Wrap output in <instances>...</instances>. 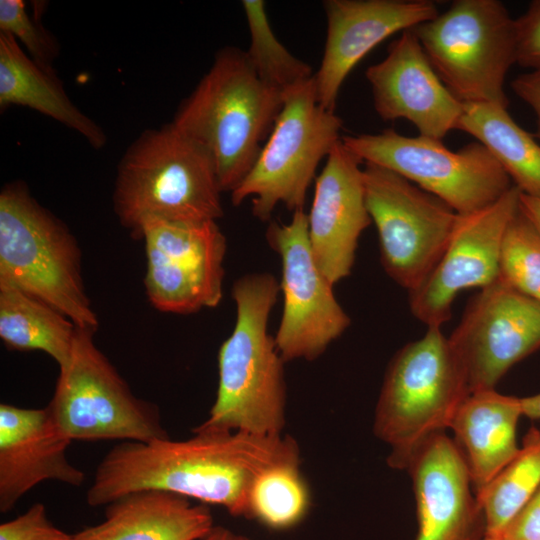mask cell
I'll list each match as a JSON object with an SVG mask.
<instances>
[{
	"label": "cell",
	"mask_w": 540,
	"mask_h": 540,
	"mask_svg": "<svg viewBox=\"0 0 540 540\" xmlns=\"http://www.w3.org/2000/svg\"><path fill=\"white\" fill-rule=\"evenodd\" d=\"M186 440L122 441L97 466L86 500L108 505L132 492L161 490L224 507L248 518L255 478L281 463H301L296 440L244 431L196 427Z\"/></svg>",
	"instance_id": "obj_1"
},
{
	"label": "cell",
	"mask_w": 540,
	"mask_h": 540,
	"mask_svg": "<svg viewBox=\"0 0 540 540\" xmlns=\"http://www.w3.org/2000/svg\"><path fill=\"white\" fill-rule=\"evenodd\" d=\"M280 283L268 272L246 274L232 287L236 321L218 352V388L198 427L276 436L285 426L284 363L268 332Z\"/></svg>",
	"instance_id": "obj_2"
},
{
	"label": "cell",
	"mask_w": 540,
	"mask_h": 540,
	"mask_svg": "<svg viewBox=\"0 0 540 540\" xmlns=\"http://www.w3.org/2000/svg\"><path fill=\"white\" fill-rule=\"evenodd\" d=\"M282 105V92L258 77L245 51L226 46L171 123L210 153L222 192L231 194L256 162Z\"/></svg>",
	"instance_id": "obj_3"
},
{
	"label": "cell",
	"mask_w": 540,
	"mask_h": 540,
	"mask_svg": "<svg viewBox=\"0 0 540 540\" xmlns=\"http://www.w3.org/2000/svg\"><path fill=\"white\" fill-rule=\"evenodd\" d=\"M215 162L171 122L143 131L120 159L113 192L119 222L134 237L151 221L199 223L223 216Z\"/></svg>",
	"instance_id": "obj_4"
},
{
	"label": "cell",
	"mask_w": 540,
	"mask_h": 540,
	"mask_svg": "<svg viewBox=\"0 0 540 540\" xmlns=\"http://www.w3.org/2000/svg\"><path fill=\"white\" fill-rule=\"evenodd\" d=\"M0 284L51 305L77 328L96 332L99 326L75 236L19 180L0 192Z\"/></svg>",
	"instance_id": "obj_5"
},
{
	"label": "cell",
	"mask_w": 540,
	"mask_h": 540,
	"mask_svg": "<svg viewBox=\"0 0 540 540\" xmlns=\"http://www.w3.org/2000/svg\"><path fill=\"white\" fill-rule=\"evenodd\" d=\"M469 394L441 327L403 346L388 365L374 415V434L391 449L388 465L406 470L430 438L450 428Z\"/></svg>",
	"instance_id": "obj_6"
},
{
	"label": "cell",
	"mask_w": 540,
	"mask_h": 540,
	"mask_svg": "<svg viewBox=\"0 0 540 540\" xmlns=\"http://www.w3.org/2000/svg\"><path fill=\"white\" fill-rule=\"evenodd\" d=\"M432 68L463 104L508 108L504 84L516 63V29L498 0H455L412 28Z\"/></svg>",
	"instance_id": "obj_7"
},
{
	"label": "cell",
	"mask_w": 540,
	"mask_h": 540,
	"mask_svg": "<svg viewBox=\"0 0 540 540\" xmlns=\"http://www.w3.org/2000/svg\"><path fill=\"white\" fill-rule=\"evenodd\" d=\"M283 105L248 175L231 193L234 206L251 199L252 214L271 221L279 204L304 209L317 167L341 140L342 119L318 102L314 76L282 93Z\"/></svg>",
	"instance_id": "obj_8"
},
{
	"label": "cell",
	"mask_w": 540,
	"mask_h": 540,
	"mask_svg": "<svg viewBox=\"0 0 540 540\" xmlns=\"http://www.w3.org/2000/svg\"><path fill=\"white\" fill-rule=\"evenodd\" d=\"M94 333L77 328L70 358L59 368L47 405L58 425L72 441L168 438L158 407L133 394L96 346Z\"/></svg>",
	"instance_id": "obj_9"
},
{
	"label": "cell",
	"mask_w": 540,
	"mask_h": 540,
	"mask_svg": "<svg viewBox=\"0 0 540 540\" xmlns=\"http://www.w3.org/2000/svg\"><path fill=\"white\" fill-rule=\"evenodd\" d=\"M341 140L364 163L401 175L460 215L487 207L513 186L499 162L478 141L452 151L441 140L407 137L391 128Z\"/></svg>",
	"instance_id": "obj_10"
},
{
	"label": "cell",
	"mask_w": 540,
	"mask_h": 540,
	"mask_svg": "<svg viewBox=\"0 0 540 540\" xmlns=\"http://www.w3.org/2000/svg\"><path fill=\"white\" fill-rule=\"evenodd\" d=\"M364 164L366 206L378 232L381 264L392 280L412 291L439 262L459 214L401 175Z\"/></svg>",
	"instance_id": "obj_11"
},
{
	"label": "cell",
	"mask_w": 540,
	"mask_h": 540,
	"mask_svg": "<svg viewBox=\"0 0 540 540\" xmlns=\"http://www.w3.org/2000/svg\"><path fill=\"white\" fill-rule=\"evenodd\" d=\"M265 237L282 266L277 349L285 362L315 360L350 326V317L314 261L304 209L293 212L288 223L269 221Z\"/></svg>",
	"instance_id": "obj_12"
},
{
	"label": "cell",
	"mask_w": 540,
	"mask_h": 540,
	"mask_svg": "<svg viewBox=\"0 0 540 540\" xmlns=\"http://www.w3.org/2000/svg\"><path fill=\"white\" fill-rule=\"evenodd\" d=\"M138 238L145 244L146 295L155 309L191 314L221 302L227 244L217 221H151Z\"/></svg>",
	"instance_id": "obj_13"
},
{
	"label": "cell",
	"mask_w": 540,
	"mask_h": 540,
	"mask_svg": "<svg viewBox=\"0 0 540 540\" xmlns=\"http://www.w3.org/2000/svg\"><path fill=\"white\" fill-rule=\"evenodd\" d=\"M448 340L469 393L495 389L514 364L540 349V302L498 278L473 297Z\"/></svg>",
	"instance_id": "obj_14"
},
{
	"label": "cell",
	"mask_w": 540,
	"mask_h": 540,
	"mask_svg": "<svg viewBox=\"0 0 540 540\" xmlns=\"http://www.w3.org/2000/svg\"><path fill=\"white\" fill-rule=\"evenodd\" d=\"M520 195L513 185L487 207L458 215L439 262L421 285L408 292L415 318L427 327H441L451 318L452 304L460 291L482 289L499 278L503 236L519 209Z\"/></svg>",
	"instance_id": "obj_15"
},
{
	"label": "cell",
	"mask_w": 540,
	"mask_h": 540,
	"mask_svg": "<svg viewBox=\"0 0 540 540\" xmlns=\"http://www.w3.org/2000/svg\"><path fill=\"white\" fill-rule=\"evenodd\" d=\"M365 76L381 119H406L419 135L438 140L457 129L464 104L440 80L412 29L401 32Z\"/></svg>",
	"instance_id": "obj_16"
},
{
	"label": "cell",
	"mask_w": 540,
	"mask_h": 540,
	"mask_svg": "<svg viewBox=\"0 0 540 540\" xmlns=\"http://www.w3.org/2000/svg\"><path fill=\"white\" fill-rule=\"evenodd\" d=\"M323 7L327 33L314 83L319 104L330 111L346 77L367 53L439 14L430 0H326Z\"/></svg>",
	"instance_id": "obj_17"
},
{
	"label": "cell",
	"mask_w": 540,
	"mask_h": 540,
	"mask_svg": "<svg viewBox=\"0 0 540 540\" xmlns=\"http://www.w3.org/2000/svg\"><path fill=\"white\" fill-rule=\"evenodd\" d=\"M361 164L364 162L338 141L316 178L307 213L314 261L333 286L351 274L359 238L372 222Z\"/></svg>",
	"instance_id": "obj_18"
},
{
	"label": "cell",
	"mask_w": 540,
	"mask_h": 540,
	"mask_svg": "<svg viewBox=\"0 0 540 540\" xmlns=\"http://www.w3.org/2000/svg\"><path fill=\"white\" fill-rule=\"evenodd\" d=\"M413 483L418 533L415 540H482L483 511L471 494L465 460L445 433L430 438L406 469Z\"/></svg>",
	"instance_id": "obj_19"
},
{
	"label": "cell",
	"mask_w": 540,
	"mask_h": 540,
	"mask_svg": "<svg viewBox=\"0 0 540 540\" xmlns=\"http://www.w3.org/2000/svg\"><path fill=\"white\" fill-rule=\"evenodd\" d=\"M71 442L48 406L32 409L1 404L0 512H9L22 496L46 480L81 486L85 474L66 456Z\"/></svg>",
	"instance_id": "obj_20"
},
{
	"label": "cell",
	"mask_w": 540,
	"mask_h": 540,
	"mask_svg": "<svg viewBox=\"0 0 540 540\" xmlns=\"http://www.w3.org/2000/svg\"><path fill=\"white\" fill-rule=\"evenodd\" d=\"M214 527L208 505L167 491L128 493L106 505L105 519L72 540H199Z\"/></svg>",
	"instance_id": "obj_21"
},
{
	"label": "cell",
	"mask_w": 540,
	"mask_h": 540,
	"mask_svg": "<svg viewBox=\"0 0 540 540\" xmlns=\"http://www.w3.org/2000/svg\"><path fill=\"white\" fill-rule=\"evenodd\" d=\"M521 400L495 389L470 393L450 429L468 469L475 494L482 491L519 451L517 424Z\"/></svg>",
	"instance_id": "obj_22"
},
{
	"label": "cell",
	"mask_w": 540,
	"mask_h": 540,
	"mask_svg": "<svg viewBox=\"0 0 540 540\" xmlns=\"http://www.w3.org/2000/svg\"><path fill=\"white\" fill-rule=\"evenodd\" d=\"M10 106L52 118L79 133L94 149L107 143L105 131L73 103L53 68L35 62L13 36L0 32V110Z\"/></svg>",
	"instance_id": "obj_23"
},
{
	"label": "cell",
	"mask_w": 540,
	"mask_h": 540,
	"mask_svg": "<svg viewBox=\"0 0 540 540\" xmlns=\"http://www.w3.org/2000/svg\"><path fill=\"white\" fill-rule=\"evenodd\" d=\"M457 130L483 144L522 194L540 198V144L514 121L507 108L464 104Z\"/></svg>",
	"instance_id": "obj_24"
},
{
	"label": "cell",
	"mask_w": 540,
	"mask_h": 540,
	"mask_svg": "<svg viewBox=\"0 0 540 540\" xmlns=\"http://www.w3.org/2000/svg\"><path fill=\"white\" fill-rule=\"evenodd\" d=\"M76 332V325L51 305L0 284V338L7 348L45 352L61 368L70 358Z\"/></svg>",
	"instance_id": "obj_25"
},
{
	"label": "cell",
	"mask_w": 540,
	"mask_h": 540,
	"mask_svg": "<svg viewBox=\"0 0 540 540\" xmlns=\"http://www.w3.org/2000/svg\"><path fill=\"white\" fill-rule=\"evenodd\" d=\"M540 487V432L531 429L523 446L476 499L483 511L485 536L500 537Z\"/></svg>",
	"instance_id": "obj_26"
},
{
	"label": "cell",
	"mask_w": 540,
	"mask_h": 540,
	"mask_svg": "<svg viewBox=\"0 0 540 540\" xmlns=\"http://www.w3.org/2000/svg\"><path fill=\"white\" fill-rule=\"evenodd\" d=\"M300 465L276 464L255 478L249 492L248 518L276 530L291 528L303 520L311 501Z\"/></svg>",
	"instance_id": "obj_27"
},
{
	"label": "cell",
	"mask_w": 540,
	"mask_h": 540,
	"mask_svg": "<svg viewBox=\"0 0 540 540\" xmlns=\"http://www.w3.org/2000/svg\"><path fill=\"white\" fill-rule=\"evenodd\" d=\"M250 43L245 51L258 77L282 93L311 79L312 67L295 57L276 37L265 10L263 0H243Z\"/></svg>",
	"instance_id": "obj_28"
},
{
	"label": "cell",
	"mask_w": 540,
	"mask_h": 540,
	"mask_svg": "<svg viewBox=\"0 0 540 540\" xmlns=\"http://www.w3.org/2000/svg\"><path fill=\"white\" fill-rule=\"evenodd\" d=\"M499 278L540 302V232L521 211L520 205L503 236Z\"/></svg>",
	"instance_id": "obj_29"
},
{
	"label": "cell",
	"mask_w": 540,
	"mask_h": 540,
	"mask_svg": "<svg viewBox=\"0 0 540 540\" xmlns=\"http://www.w3.org/2000/svg\"><path fill=\"white\" fill-rule=\"evenodd\" d=\"M0 32L13 36L35 62L53 68L60 45L40 20L29 14L24 1L0 0Z\"/></svg>",
	"instance_id": "obj_30"
},
{
	"label": "cell",
	"mask_w": 540,
	"mask_h": 540,
	"mask_svg": "<svg viewBox=\"0 0 540 540\" xmlns=\"http://www.w3.org/2000/svg\"><path fill=\"white\" fill-rule=\"evenodd\" d=\"M48 519L42 503H35L25 513L0 525V540H72Z\"/></svg>",
	"instance_id": "obj_31"
},
{
	"label": "cell",
	"mask_w": 540,
	"mask_h": 540,
	"mask_svg": "<svg viewBox=\"0 0 540 540\" xmlns=\"http://www.w3.org/2000/svg\"><path fill=\"white\" fill-rule=\"evenodd\" d=\"M516 63L540 70V0L530 2L527 10L515 19Z\"/></svg>",
	"instance_id": "obj_32"
},
{
	"label": "cell",
	"mask_w": 540,
	"mask_h": 540,
	"mask_svg": "<svg viewBox=\"0 0 540 540\" xmlns=\"http://www.w3.org/2000/svg\"><path fill=\"white\" fill-rule=\"evenodd\" d=\"M502 540H540V487L514 517Z\"/></svg>",
	"instance_id": "obj_33"
},
{
	"label": "cell",
	"mask_w": 540,
	"mask_h": 540,
	"mask_svg": "<svg viewBox=\"0 0 540 540\" xmlns=\"http://www.w3.org/2000/svg\"><path fill=\"white\" fill-rule=\"evenodd\" d=\"M511 88L534 111L537 119L535 136L540 140V70L518 75L511 82Z\"/></svg>",
	"instance_id": "obj_34"
},
{
	"label": "cell",
	"mask_w": 540,
	"mask_h": 540,
	"mask_svg": "<svg viewBox=\"0 0 540 540\" xmlns=\"http://www.w3.org/2000/svg\"><path fill=\"white\" fill-rule=\"evenodd\" d=\"M520 209L540 232V198L520 195Z\"/></svg>",
	"instance_id": "obj_35"
},
{
	"label": "cell",
	"mask_w": 540,
	"mask_h": 540,
	"mask_svg": "<svg viewBox=\"0 0 540 540\" xmlns=\"http://www.w3.org/2000/svg\"><path fill=\"white\" fill-rule=\"evenodd\" d=\"M199 540H250L248 537L234 533L223 527L214 526L204 537Z\"/></svg>",
	"instance_id": "obj_36"
},
{
	"label": "cell",
	"mask_w": 540,
	"mask_h": 540,
	"mask_svg": "<svg viewBox=\"0 0 540 540\" xmlns=\"http://www.w3.org/2000/svg\"><path fill=\"white\" fill-rule=\"evenodd\" d=\"M523 415L531 419H540V394L520 398Z\"/></svg>",
	"instance_id": "obj_37"
},
{
	"label": "cell",
	"mask_w": 540,
	"mask_h": 540,
	"mask_svg": "<svg viewBox=\"0 0 540 540\" xmlns=\"http://www.w3.org/2000/svg\"><path fill=\"white\" fill-rule=\"evenodd\" d=\"M482 540H502L500 537L484 536Z\"/></svg>",
	"instance_id": "obj_38"
}]
</instances>
